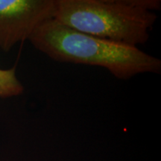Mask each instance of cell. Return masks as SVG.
Instances as JSON below:
<instances>
[{
	"instance_id": "cell-1",
	"label": "cell",
	"mask_w": 161,
	"mask_h": 161,
	"mask_svg": "<svg viewBox=\"0 0 161 161\" xmlns=\"http://www.w3.org/2000/svg\"><path fill=\"white\" fill-rule=\"evenodd\" d=\"M29 40L37 50L55 61L101 66L119 79L161 71L160 59L136 46L87 35L54 18L38 26Z\"/></svg>"
},
{
	"instance_id": "cell-2",
	"label": "cell",
	"mask_w": 161,
	"mask_h": 161,
	"mask_svg": "<svg viewBox=\"0 0 161 161\" xmlns=\"http://www.w3.org/2000/svg\"><path fill=\"white\" fill-rule=\"evenodd\" d=\"M159 0H56L54 19L78 31L130 46L144 44Z\"/></svg>"
},
{
	"instance_id": "cell-4",
	"label": "cell",
	"mask_w": 161,
	"mask_h": 161,
	"mask_svg": "<svg viewBox=\"0 0 161 161\" xmlns=\"http://www.w3.org/2000/svg\"><path fill=\"white\" fill-rule=\"evenodd\" d=\"M24 86L18 79L16 68H0V98H8L21 95Z\"/></svg>"
},
{
	"instance_id": "cell-3",
	"label": "cell",
	"mask_w": 161,
	"mask_h": 161,
	"mask_svg": "<svg viewBox=\"0 0 161 161\" xmlns=\"http://www.w3.org/2000/svg\"><path fill=\"white\" fill-rule=\"evenodd\" d=\"M56 0H0V49L9 52L53 19Z\"/></svg>"
}]
</instances>
